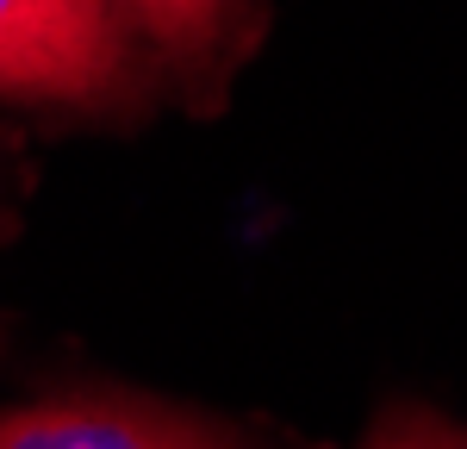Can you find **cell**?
I'll list each match as a JSON object with an SVG mask.
<instances>
[{"mask_svg":"<svg viewBox=\"0 0 467 449\" xmlns=\"http://www.w3.org/2000/svg\"><path fill=\"white\" fill-rule=\"evenodd\" d=\"M0 449H237L206 424L131 400H44L0 412Z\"/></svg>","mask_w":467,"mask_h":449,"instance_id":"2","label":"cell"},{"mask_svg":"<svg viewBox=\"0 0 467 449\" xmlns=\"http://www.w3.org/2000/svg\"><path fill=\"white\" fill-rule=\"evenodd\" d=\"M368 449H467V437L462 431H442L431 418H393Z\"/></svg>","mask_w":467,"mask_h":449,"instance_id":"4","label":"cell"},{"mask_svg":"<svg viewBox=\"0 0 467 449\" xmlns=\"http://www.w3.org/2000/svg\"><path fill=\"white\" fill-rule=\"evenodd\" d=\"M218 6L224 0H131V13L169 57H206V44L218 37Z\"/></svg>","mask_w":467,"mask_h":449,"instance_id":"3","label":"cell"},{"mask_svg":"<svg viewBox=\"0 0 467 449\" xmlns=\"http://www.w3.org/2000/svg\"><path fill=\"white\" fill-rule=\"evenodd\" d=\"M131 75L119 0H0V94L19 100H112Z\"/></svg>","mask_w":467,"mask_h":449,"instance_id":"1","label":"cell"}]
</instances>
